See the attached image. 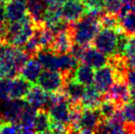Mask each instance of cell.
Masks as SVG:
<instances>
[{"mask_svg": "<svg viewBox=\"0 0 135 134\" xmlns=\"http://www.w3.org/2000/svg\"><path fill=\"white\" fill-rule=\"evenodd\" d=\"M100 28L99 18L85 14L72 25L71 35L73 42L82 46H89Z\"/></svg>", "mask_w": 135, "mask_h": 134, "instance_id": "1", "label": "cell"}, {"mask_svg": "<svg viewBox=\"0 0 135 134\" xmlns=\"http://www.w3.org/2000/svg\"><path fill=\"white\" fill-rule=\"evenodd\" d=\"M92 42L95 48L103 52L105 55H115L118 42L117 29L102 28L95 36Z\"/></svg>", "mask_w": 135, "mask_h": 134, "instance_id": "2", "label": "cell"}, {"mask_svg": "<svg viewBox=\"0 0 135 134\" xmlns=\"http://www.w3.org/2000/svg\"><path fill=\"white\" fill-rule=\"evenodd\" d=\"M36 83L47 93H57L62 91L65 76L56 70L45 69L41 73Z\"/></svg>", "mask_w": 135, "mask_h": 134, "instance_id": "3", "label": "cell"}, {"mask_svg": "<svg viewBox=\"0 0 135 134\" xmlns=\"http://www.w3.org/2000/svg\"><path fill=\"white\" fill-rule=\"evenodd\" d=\"M71 112L72 106L64 93L58 101L50 106L48 108V113L50 115L52 122L62 124L65 126H68L70 124Z\"/></svg>", "mask_w": 135, "mask_h": 134, "instance_id": "4", "label": "cell"}, {"mask_svg": "<svg viewBox=\"0 0 135 134\" xmlns=\"http://www.w3.org/2000/svg\"><path fill=\"white\" fill-rule=\"evenodd\" d=\"M119 79L115 68L110 63L97 69L95 72L94 84L101 94H106L116 80Z\"/></svg>", "mask_w": 135, "mask_h": 134, "instance_id": "5", "label": "cell"}, {"mask_svg": "<svg viewBox=\"0 0 135 134\" xmlns=\"http://www.w3.org/2000/svg\"><path fill=\"white\" fill-rule=\"evenodd\" d=\"M103 118H102L98 108H84V110H82L80 120H79L78 132H96Z\"/></svg>", "mask_w": 135, "mask_h": 134, "instance_id": "6", "label": "cell"}, {"mask_svg": "<svg viewBox=\"0 0 135 134\" xmlns=\"http://www.w3.org/2000/svg\"><path fill=\"white\" fill-rule=\"evenodd\" d=\"M86 7L82 0H66L61 7L62 19L68 23H75L85 14Z\"/></svg>", "mask_w": 135, "mask_h": 134, "instance_id": "7", "label": "cell"}, {"mask_svg": "<svg viewBox=\"0 0 135 134\" xmlns=\"http://www.w3.org/2000/svg\"><path fill=\"white\" fill-rule=\"evenodd\" d=\"M27 104L24 99L9 98L8 100L5 101L0 118L12 123H20V118Z\"/></svg>", "mask_w": 135, "mask_h": 134, "instance_id": "8", "label": "cell"}, {"mask_svg": "<svg viewBox=\"0 0 135 134\" xmlns=\"http://www.w3.org/2000/svg\"><path fill=\"white\" fill-rule=\"evenodd\" d=\"M36 28V24L28 14L26 15L22 19V26L8 41V44L17 47H22L32 37Z\"/></svg>", "mask_w": 135, "mask_h": 134, "instance_id": "9", "label": "cell"}, {"mask_svg": "<svg viewBox=\"0 0 135 134\" xmlns=\"http://www.w3.org/2000/svg\"><path fill=\"white\" fill-rule=\"evenodd\" d=\"M107 97L115 102L119 107L124 105L130 101V87L123 79H118L107 92Z\"/></svg>", "mask_w": 135, "mask_h": 134, "instance_id": "10", "label": "cell"}, {"mask_svg": "<svg viewBox=\"0 0 135 134\" xmlns=\"http://www.w3.org/2000/svg\"><path fill=\"white\" fill-rule=\"evenodd\" d=\"M5 3L7 22L20 21L28 14L26 0H10Z\"/></svg>", "mask_w": 135, "mask_h": 134, "instance_id": "11", "label": "cell"}, {"mask_svg": "<svg viewBox=\"0 0 135 134\" xmlns=\"http://www.w3.org/2000/svg\"><path fill=\"white\" fill-rule=\"evenodd\" d=\"M32 83L28 82L21 75H17L10 80L9 88V98L10 99H24L32 86Z\"/></svg>", "mask_w": 135, "mask_h": 134, "instance_id": "12", "label": "cell"}, {"mask_svg": "<svg viewBox=\"0 0 135 134\" xmlns=\"http://www.w3.org/2000/svg\"><path fill=\"white\" fill-rule=\"evenodd\" d=\"M81 61L84 63L92 67L93 69H98L108 63L107 55H105L103 52L98 51L95 47L89 46L85 47Z\"/></svg>", "mask_w": 135, "mask_h": 134, "instance_id": "13", "label": "cell"}, {"mask_svg": "<svg viewBox=\"0 0 135 134\" xmlns=\"http://www.w3.org/2000/svg\"><path fill=\"white\" fill-rule=\"evenodd\" d=\"M48 97L49 93L45 92L41 86H33L32 85L31 88H30V92L28 95L26 96L25 101L27 102L28 105L32 106L35 108H44L46 109L47 103H48Z\"/></svg>", "mask_w": 135, "mask_h": 134, "instance_id": "14", "label": "cell"}, {"mask_svg": "<svg viewBox=\"0 0 135 134\" xmlns=\"http://www.w3.org/2000/svg\"><path fill=\"white\" fill-rule=\"evenodd\" d=\"M64 95L66 96L70 102L73 105L80 103L82 97H83L84 92H85V86L75 81V79H65L64 88H62Z\"/></svg>", "mask_w": 135, "mask_h": 134, "instance_id": "15", "label": "cell"}, {"mask_svg": "<svg viewBox=\"0 0 135 134\" xmlns=\"http://www.w3.org/2000/svg\"><path fill=\"white\" fill-rule=\"evenodd\" d=\"M73 43L71 31L69 29H64L55 34L54 42L50 49L57 53H67L71 50Z\"/></svg>", "mask_w": 135, "mask_h": 134, "instance_id": "16", "label": "cell"}, {"mask_svg": "<svg viewBox=\"0 0 135 134\" xmlns=\"http://www.w3.org/2000/svg\"><path fill=\"white\" fill-rule=\"evenodd\" d=\"M41 72H42V66H41V63L38 61L37 58H35L34 56V57L28 59L25 65L22 67L20 75L28 82L35 84Z\"/></svg>", "mask_w": 135, "mask_h": 134, "instance_id": "17", "label": "cell"}, {"mask_svg": "<svg viewBox=\"0 0 135 134\" xmlns=\"http://www.w3.org/2000/svg\"><path fill=\"white\" fill-rule=\"evenodd\" d=\"M27 11L36 25L42 24L47 7L43 0H26Z\"/></svg>", "mask_w": 135, "mask_h": 134, "instance_id": "18", "label": "cell"}, {"mask_svg": "<svg viewBox=\"0 0 135 134\" xmlns=\"http://www.w3.org/2000/svg\"><path fill=\"white\" fill-rule=\"evenodd\" d=\"M101 100V93L97 89L96 86L91 85L85 87L80 103L84 108H98Z\"/></svg>", "mask_w": 135, "mask_h": 134, "instance_id": "19", "label": "cell"}, {"mask_svg": "<svg viewBox=\"0 0 135 134\" xmlns=\"http://www.w3.org/2000/svg\"><path fill=\"white\" fill-rule=\"evenodd\" d=\"M37 108L27 104L20 120L21 133H35L34 131V120L37 114Z\"/></svg>", "mask_w": 135, "mask_h": 134, "instance_id": "20", "label": "cell"}, {"mask_svg": "<svg viewBox=\"0 0 135 134\" xmlns=\"http://www.w3.org/2000/svg\"><path fill=\"white\" fill-rule=\"evenodd\" d=\"M95 71L92 67L85 63L77 65L74 71V79L83 85L84 86H91L94 84Z\"/></svg>", "mask_w": 135, "mask_h": 134, "instance_id": "21", "label": "cell"}, {"mask_svg": "<svg viewBox=\"0 0 135 134\" xmlns=\"http://www.w3.org/2000/svg\"><path fill=\"white\" fill-rule=\"evenodd\" d=\"M52 120L48 111L44 108L37 110L35 120H34V131L35 133H50Z\"/></svg>", "mask_w": 135, "mask_h": 134, "instance_id": "22", "label": "cell"}, {"mask_svg": "<svg viewBox=\"0 0 135 134\" xmlns=\"http://www.w3.org/2000/svg\"><path fill=\"white\" fill-rule=\"evenodd\" d=\"M120 29L128 36H135V11L119 15Z\"/></svg>", "mask_w": 135, "mask_h": 134, "instance_id": "23", "label": "cell"}, {"mask_svg": "<svg viewBox=\"0 0 135 134\" xmlns=\"http://www.w3.org/2000/svg\"><path fill=\"white\" fill-rule=\"evenodd\" d=\"M128 131L124 126V123L114 121L110 120H105V122H101L98 125L96 132H101V133H125Z\"/></svg>", "mask_w": 135, "mask_h": 134, "instance_id": "24", "label": "cell"}, {"mask_svg": "<svg viewBox=\"0 0 135 134\" xmlns=\"http://www.w3.org/2000/svg\"><path fill=\"white\" fill-rule=\"evenodd\" d=\"M119 107L115 102L112 101L111 99L108 98V97H106V99L101 100L98 108V110H99L103 120H108V118H109L110 117L115 113V111L117 110Z\"/></svg>", "mask_w": 135, "mask_h": 134, "instance_id": "25", "label": "cell"}, {"mask_svg": "<svg viewBox=\"0 0 135 134\" xmlns=\"http://www.w3.org/2000/svg\"><path fill=\"white\" fill-rule=\"evenodd\" d=\"M123 56L125 57L127 67H135V36H131V38H129Z\"/></svg>", "mask_w": 135, "mask_h": 134, "instance_id": "26", "label": "cell"}, {"mask_svg": "<svg viewBox=\"0 0 135 134\" xmlns=\"http://www.w3.org/2000/svg\"><path fill=\"white\" fill-rule=\"evenodd\" d=\"M99 22L102 28H109V29H118L119 28V22L117 15L109 12L102 14L99 18Z\"/></svg>", "mask_w": 135, "mask_h": 134, "instance_id": "27", "label": "cell"}, {"mask_svg": "<svg viewBox=\"0 0 135 134\" xmlns=\"http://www.w3.org/2000/svg\"><path fill=\"white\" fill-rule=\"evenodd\" d=\"M122 113L124 116L125 122H128L129 124L135 126V102H127L123 105Z\"/></svg>", "mask_w": 135, "mask_h": 134, "instance_id": "28", "label": "cell"}, {"mask_svg": "<svg viewBox=\"0 0 135 134\" xmlns=\"http://www.w3.org/2000/svg\"><path fill=\"white\" fill-rule=\"evenodd\" d=\"M4 133H21L20 123H12L0 118V134Z\"/></svg>", "mask_w": 135, "mask_h": 134, "instance_id": "29", "label": "cell"}, {"mask_svg": "<svg viewBox=\"0 0 135 134\" xmlns=\"http://www.w3.org/2000/svg\"><path fill=\"white\" fill-rule=\"evenodd\" d=\"M9 78L0 77V101H7L9 99V88H10Z\"/></svg>", "mask_w": 135, "mask_h": 134, "instance_id": "30", "label": "cell"}, {"mask_svg": "<svg viewBox=\"0 0 135 134\" xmlns=\"http://www.w3.org/2000/svg\"><path fill=\"white\" fill-rule=\"evenodd\" d=\"M121 7H122L121 0H106L105 1L106 12L119 15V11L121 9Z\"/></svg>", "mask_w": 135, "mask_h": 134, "instance_id": "31", "label": "cell"}, {"mask_svg": "<svg viewBox=\"0 0 135 134\" xmlns=\"http://www.w3.org/2000/svg\"><path fill=\"white\" fill-rule=\"evenodd\" d=\"M106 0H83L86 9H96V10H103L105 8Z\"/></svg>", "mask_w": 135, "mask_h": 134, "instance_id": "32", "label": "cell"}, {"mask_svg": "<svg viewBox=\"0 0 135 134\" xmlns=\"http://www.w3.org/2000/svg\"><path fill=\"white\" fill-rule=\"evenodd\" d=\"M121 3H122V7H121L119 15L131 12V11H135V0H121Z\"/></svg>", "mask_w": 135, "mask_h": 134, "instance_id": "33", "label": "cell"}, {"mask_svg": "<svg viewBox=\"0 0 135 134\" xmlns=\"http://www.w3.org/2000/svg\"><path fill=\"white\" fill-rule=\"evenodd\" d=\"M126 83L130 87H135V67L130 68L125 75Z\"/></svg>", "mask_w": 135, "mask_h": 134, "instance_id": "34", "label": "cell"}, {"mask_svg": "<svg viewBox=\"0 0 135 134\" xmlns=\"http://www.w3.org/2000/svg\"><path fill=\"white\" fill-rule=\"evenodd\" d=\"M66 0H43L47 7H61Z\"/></svg>", "mask_w": 135, "mask_h": 134, "instance_id": "35", "label": "cell"}, {"mask_svg": "<svg viewBox=\"0 0 135 134\" xmlns=\"http://www.w3.org/2000/svg\"><path fill=\"white\" fill-rule=\"evenodd\" d=\"M7 17H6V7L5 4L0 3V23H6Z\"/></svg>", "mask_w": 135, "mask_h": 134, "instance_id": "36", "label": "cell"}, {"mask_svg": "<svg viewBox=\"0 0 135 134\" xmlns=\"http://www.w3.org/2000/svg\"><path fill=\"white\" fill-rule=\"evenodd\" d=\"M130 100L135 102V87H130Z\"/></svg>", "mask_w": 135, "mask_h": 134, "instance_id": "37", "label": "cell"}, {"mask_svg": "<svg viewBox=\"0 0 135 134\" xmlns=\"http://www.w3.org/2000/svg\"><path fill=\"white\" fill-rule=\"evenodd\" d=\"M6 47H7V43L1 42V41H0V58L2 57V55H3L4 52H5Z\"/></svg>", "mask_w": 135, "mask_h": 134, "instance_id": "38", "label": "cell"}, {"mask_svg": "<svg viewBox=\"0 0 135 134\" xmlns=\"http://www.w3.org/2000/svg\"><path fill=\"white\" fill-rule=\"evenodd\" d=\"M2 2H3V0H0V3H2Z\"/></svg>", "mask_w": 135, "mask_h": 134, "instance_id": "39", "label": "cell"}]
</instances>
